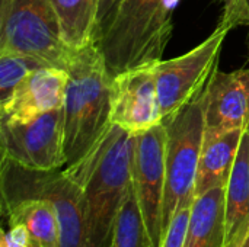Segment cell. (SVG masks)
<instances>
[{"label":"cell","instance_id":"7","mask_svg":"<svg viewBox=\"0 0 249 247\" xmlns=\"http://www.w3.org/2000/svg\"><path fill=\"white\" fill-rule=\"evenodd\" d=\"M1 157L25 167L53 170L66 165L63 151V106L32 121H1Z\"/></svg>","mask_w":249,"mask_h":247},{"label":"cell","instance_id":"16","mask_svg":"<svg viewBox=\"0 0 249 247\" xmlns=\"http://www.w3.org/2000/svg\"><path fill=\"white\" fill-rule=\"evenodd\" d=\"M107 247H155L133 185L117 214Z\"/></svg>","mask_w":249,"mask_h":247},{"label":"cell","instance_id":"19","mask_svg":"<svg viewBox=\"0 0 249 247\" xmlns=\"http://www.w3.org/2000/svg\"><path fill=\"white\" fill-rule=\"evenodd\" d=\"M121 3H123V0H98V13H96V25H95V44L111 28Z\"/></svg>","mask_w":249,"mask_h":247},{"label":"cell","instance_id":"22","mask_svg":"<svg viewBox=\"0 0 249 247\" xmlns=\"http://www.w3.org/2000/svg\"><path fill=\"white\" fill-rule=\"evenodd\" d=\"M0 247H25L23 245H20L19 242H16L13 237H10V234L7 231L1 230L0 234Z\"/></svg>","mask_w":249,"mask_h":247},{"label":"cell","instance_id":"2","mask_svg":"<svg viewBox=\"0 0 249 247\" xmlns=\"http://www.w3.org/2000/svg\"><path fill=\"white\" fill-rule=\"evenodd\" d=\"M136 135L112 125L77 166L63 169L83 192L89 247H107L117 214L133 185Z\"/></svg>","mask_w":249,"mask_h":247},{"label":"cell","instance_id":"14","mask_svg":"<svg viewBox=\"0 0 249 247\" xmlns=\"http://www.w3.org/2000/svg\"><path fill=\"white\" fill-rule=\"evenodd\" d=\"M226 188H214L194 198L184 247H225Z\"/></svg>","mask_w":249,"mask_h":247},{"label":"cell","instance_id":"21","mask_svg":"<svg viewBox=\"0 0 249 247\" xmlns=\"http://www.w3.org/2000/svg\"><path fill=\"white\" fill-rule=\"evenodd\" d=\"M219 1H222L223 6H225V13H223V19L220 20V23L229 26L228 23H229V20H231V17H232V15H233L239 0H219Z\"/></svg>","mask_w":249,"mask_h":247},{"label":"cell","instance_id":"23","mask_svg":"<svg viewBox=\"0 0 249 247\" xmlns=\"http://www.w3.org/2000/svg\"><path fill=\"white\" fill-rule=\"evenodd\" d=\"M242 247H249V236H248V239L245 240V243H244V246Z\"/></svg>","mask_w":249,"mask_h":247},{"label":"cell","instance_id":"3","mask_svg":"<svg viewBox=\"0 0 249 247\" xmlns=\"http://www.w3.org/2000/svg\"><path fill=\"white\" fill-rule=\"evenodd\" d=\"M179 0H123L108 32L95 44L111 77L162 60Z\"/></svg>","mask_w":249,"mask_h":247},{"label":"cell","instance_id":"18","mask_svg":"<svg viewBox=\"0 0 249 247\" xmlns=\"http://www.w3.org/2000/svg\"><path fill=\"white\" fill-rule=\"evenodd\" d=\"M191 207L179 208L174 214L169 226L166 227L163 233L160 247H184V240H185V234H187V229H188V223L191 217Z\"/></svg>","mask_w":249,"mask_h":247},{"label":"cell","instance_id":"5","mask_svg":"<svg viewBox=\"0 0 249 247\" xmlns=\"http://www.w3.org/2000/svg\"><path fill=\"white\" fill-rule=\"evenodd\" d=\"M73 52L61 38L51 0H0V54H23L67 68Z\"/></svg>","mask_w":249,"mask_h":247},{"label":"cell","instance_id":"11","mask_svg":"<svg viewBox=\"0 0 249 247\" xmlns=\"http://www.w3.org/2000/svg\"><path fill=\"white\" fill-rule=\"evenodd\" d=\"M249 125V68L216 70L206 89V131L247 130Z\"/></svg>","mask_w":249,"mask_h":247},{"label":"cell","instance_id":"15","mask_svg":"<svg viewBox=\"0 0 249 247\" xmlns=\"http://www.w3.org/2000/svg\"><path fill=\"white\" fill-rule=\"evenodd\" d=\"M61 38L71 49L95 44L98 0H51Z\"/></svg>","mask_w":249,"mask_h":247},{"label":"cell","instance_id":"1","mask_svg":"<svg viewBox=\"0 0 249 247\" xmlns=\"http://www.w3.org/2000/svg\"><path fill=\"white\" fill-rule=\"evenodd\" d=\"M63 103V169L82 163L107 137L111 119L112 77L95 44L74 49Z\"/></svg>","mask_w":249,"mask_h":247},{"label":"cell","instance_id":"9","mask_svg":"<svg viewBox=\"0 0 249 247\" xmlns=\"http://www.w3.org/2000/svg\"><path fill=\"white\" fill-rule=\"evenodd\" d=\"M111 119L124 131L140 135L162 124L153 67H139L112 77Z\"/></svg>","mask_w":249,"mask_h":247},{"label":"cell","instance_id":"10","mask_svg":"<svg viewBox=\"0 0 249 247\" xmlns=\"http://www.w3.org/2000/svg\"><path fill=\"white\" fill-rule=\"evenodd\" d=\"M67 83L69 71L66 68L44 66L31 71L10 96L0 102L1 121L22 124L61 108Z\"/></svg>","mask_w":249,"mask_h":247},{"label":"cell","instance_id":"20","mask_svg":"<svg viewBox=\"0 0 249 247\" xmlns=\"http://www.w3.org/2000/svg\"><path fill=\"white\" fill-rule=\"evenodd\" d=\"M231 28H235L238 25H248L249 26V0H239L238 6L228 23Z\"/></svg>","mask_w":249,"mask_h":247},{"label":"cell","instance_id":"4","mask_svg":"<svg viewBox=\"0 0 249 247\" xmlns=\"http://www.w3.org/2000/svg\"><path fill=\"white\" fill-rule=\"evenodd\" d=\"M206 89L175 115L162 122L166 128L163 233L174 214L179 208L191 207L196 198L198 160L206 134Z\"/></svg>","mask_w":249,"mask_h":247},{"label":"cell","instance_id":"12","mask_svg":"<svg viewBox=\"0 0 249 247\" xmlns=\"http://www.w3.org/2000/svg\"><path fill=\"white\" fill-rule=\"evenodd\" d=\"M249 236V132L244 131L226 186L225 247H242Z\"/></svg>","mask_w":249,"mask_h":247},{"label":"cell","instance_id":"6","mask_svg":"<svg viewBox=\"0 0 249 247\" xmlns=\"http://www.w3.org/2000/svg\"><path fill=\"white\" fill-rule=\"evenodd\" d=\"M231 26L219 23L216 31L191 51L153 64L162 122L198 96L217 70L222 45Z\"/></svg>","mask_w":249,"mask_h":247},{"label":"cell","instance_id":"8","mask_svg":"<svg viewBox=\"0 0 249 247\" xmlns=\"http://www.w3.org/2000/svg\"><path fill=\"white\" fill-rule=\"evenodd\" d=\"M166 128L159 124L136 135L133 154V186L155 247L162 242V213L166 178Z\"/></svg>","mask_w":249,"mask_h":247},{"label":"cell","instance_id":"13","mask_svg":"<svg viewBox=\"0 0 249 247\" xmlns=\"http://www.w3.org/2000/svg\"><path fill=\"white\" fill-rule=\"evenodd\" d=\"M245 130L204 134L198 170L196 179V197L214 188H226Z\"/></svg>","mask_w":249,"mask_h":247},{"label":"cell","instance_id":"24","mask_svg":"<svg viewBox=\"0 0 249 247\" xmlns=\"http://www.w3.org/2000/svg\"><path fill=\"white\" fill-rule=\"evenodd\" d=\"M247 130H248V132H249V125H248V128H247Z\"/></svg>","mask_w":249,"mask_h":247},{"label":"cell","instance_id":"17","mask_svg":"<svg viewBox=\"0 0 249 247\" xmlns=\"http://www.w3.org/2000/svg\"><path fill=\"white\" fill-rule=\"evenodd\" d=\"M50 66L23 54H0V102L6 100L13 89L34 70Z\"/></svg>","mask_w":249,"mask_h":247}]
</instances>
